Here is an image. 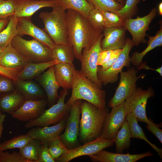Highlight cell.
<instances>
[{"instance_id":"6da1fadb","label":"cell","mask_w":162,"mask_h":162,"mask_svg":"<svg viewBox=\"0 0 162 162\" xmlns=\"http://www.w3.org/2000/svg\"><path fill=\"white\" fill-rule=\"evenodd\" d=\"M68 44L73 48L75 57L80 60L82 50L90 49L102 33L95 28L86 17L71 9L66 12Z\"/></svg>"},{"instance_id":"7a4b0ae2","label":"cell","mask_w":162,"mask_h":162,"mask_svg":"<svg viewBox=\"0 0 162 162\" xmlns=\"http://www.w3.org/2000/svg\"><path fill=\"white\" fill-rule=\"evenodd\" d=\"M80 109L78 139L84 144L100 136L104 119L109 111L107 107L100 109L86 101L82 102Z\"/></svg>"},{"instance_id":"3957f363","label":"cell","mask_w":162,"mask_h":162,"mask_svg":"<svg viewBox=\"0 0 162 162\" xmlns=\"http://www.w3.org/2000/svg\"><path fill=\"white\" fill-rule=\"evenodd\" d=\"M72 89L71 96L66 103L67 106H71L76 100H83L100 109L106 107V91L75 69Z\"/></svg>"},{"instance_id":"277c9868","label":"cell","mask_w":162,"mask_h":162,"mask_svg":"<svg viewBox=\"0 0 162 162\" xmlns=\"http://www.w3.org/2000/svg\"><path fill=\"white\" fill-rule=\"evenodd\" d=\"M50 12H41L43 29L56 44H68L66 12L57 5Z\"/></svg>"},{"instance_id":"5b68a950","label":"cell","mask_w":162,"mask_h":162,"mask_svg":"<svg viewBox=\"0 0 162 162\" xmlns=\"http://www.w3.org/2000/svg\"><path fill=\"white\" fill-rule=\"evenodd\" d=\"M11 44L30 62H45L53 60L51 49L35 39L27 40L18 35L12 39Z\"/></svg>"},{"instance_id":"8992f818","label":"cell","mask_w":162,"mask_h":162,"mask_svg":"<svg viewBox=\"0 0 162 162\" xmlns=\"http://www.w3.org/2000/svg\"><path fill=\"white\" fill-rule=\"evenodd\" d=\"M68 93V90L63 89L61 91L57 103L47 110H45L38 118L27 122L25 124V128L53 125L66 118L69 114L71 107L67 106L64 102Z\"/></svg>"},{"instance_id":"52a82bcc","label":"cell","mask_w":162,"mask_h":162,"mask_svg":"<svg viewBox=\"0 0 162 162\" xmlns=\"http://www.w3.org/2000/svg\"><path fill=\"white\" fill-rule=\"evenodd\" d=\"M139 70L134 67L129 68L126 71H122L120 73L119 84L113 97L108 103L109 107L112 108L124 103L135 91L137 81L146 76L144 74L137 75Z\"/></svg>"},{"instance_id":"ba28073f","label":"cell","mask_w":162,"mask_h":162,"mask_svg":"<svg viewBox=\"0 0 162 162\" xmlns=\"http://www.w3.org/2000/svg\"><path fill=\"white\" fill-rule=\"evenodd\" d=\"M81 100H76L71 106L70 112L66 120L64 132L59 136L64 145L69 149L81 145L78 139L81 115Z\"/></svg>"},{"instance_id":"9c48e42d","label":"cell","mask_w":162,"mask_h":162,"mask_svg":"<svg viewBox=\"0 0 162 162\" xmlns=\"http://www.w3.org/2000/svg\"><path fill=\"white\" fill-rule=\"evenodd\" d=\"M154 94L152 86L143 90L140 87L137 88L134 93L127 98L123 103L124 108L127 113H133L138 121L148 123L150 120L147 118L146 107L148 99Z\"/></svg>"},{"instance_id":"30bf717a","label":"cell","mask_w":162,"mask_h":162,"mask_svg":"<svg viewBox=\"0 0 162 162\" xmlns=\"http://www.w3.org/2000/svg\"><path fill=\"white\" fill-rule=\"evenodd\" d=\"M134 46L131 39L128 38L126 44L119 55L116 61L109 68L102 70L98 67V77L102 85L106 86L109 83H114L119 79L118 75L124 67H130V52Z\"/></svg>"},{"instance_id":"8fae6325","label":"cell","mask_w":162,"mask_h":162,"mask_svg":"<svg viewBox=\"0 0 162 162\" xmlns=\"http://www.w3.org/2000/svg\"><path fill=\"white\" fill-rule=\"evenodd\" d=\"M103 37L102 33L90 49H83L80 60L81 63L80 71L82 74L101 88L103 85L98 77L97 63L99 53L101 51L100 42Z\"/></svg>"},{"instance_id":"7c38bea8","label":"cell","mask_w":162,"mask_h":162,"mask_svg":"<svg viewBox=\"0 0 162 162\" xmlns=\"http://www.w3.org/2000/svg\"><path fill=\"white\" fill-rule=\"evenodd\" d=\"M157 12V9L154 7L149 13L143 17L138 16L135 19L124 20V28L131 34V40L134 46H138L140 43H146L147 41L145 38L147 35L146 32L149 30V25L156 16Z\"/></svg>"},{"instance_id":"4fadbf2b","label":"cell","mask_w":162,"mask_h":162,"mask_svg":"<svg viewBox=\"0 0 162 162\" xmlns=\"http://www.w3.org/2000/svg\"><path fill=\"white\" fill-rule=\"evenodd\" d=\"M114 139H106L99 137L74 148L68 150L65 154L55 160L56 162H68L77 158L93 154L104 149L112 146Z\"/></svg>"},{"instance_id":"5bb4252c","label":"cell","mask_w":162,"mask_h":162,"mask_svg":"<svg viewBox=\"0 0 162 162\" xmlns=\"http://www.w3.org/2000/svg\"><path fill=\"white\" fill-rule=\"evenodd\" d=\"M106 117L100 137L106 139H114L124 124L127 114L123 103L112 108Z\"/></svg>"},{"instance_id":"9a60e30c","label":"cell","mask_w":162,"mask_h":162,"mask_svg":"<svg viewBox=\"0 0 162 162\" xmlns=\"http://www.w3.org/2000/svg\"><path fill=\"white\" fill-rule=\"evenodd\" d=\"M47 99H26L21 106L11 114L18 120L27 122L39 118L45 110Z\"/></svg>"},{"instance_id":"2e32d148","label":"cell","mask_w":162,"mask_h":162,"mask_svg":"<svg viewBox=\"0 0 162 162\" xmlns=\"http://www.w3.org/2000/svg\"><path fill=\"white\" fill-rule=\"evenodd\" d=\"M31 18L22 17L18 19L16 28L18 35L20 36L25 35H29L51 50L56 44L43 29L40 28L32 22Z\"/></svg>"},{"instance_id":"e0dca14e","label":"cell","mask_w":162,"mask_h":162,"mask_svg":"<svg viewBox=\"0 0 162 162\" xmlns=\"http://www.w3.org/2000/svg\"><path fill=\"white\" fill-rule=\"evenodd\" d=\"M124 28H104L103 31L104 38L100 42L101 51L122 49L127 41Z\"/></svg>"},{"instance_id":"ac0fdd59","label":"cell","mask_w":162,"mask_h":162,"mask_svg":"<svg viewBox=\"0 0 162 162\" xmlns=\"http://www.w3.org/2000/svg\"><path fill=\"white\" fill-rule=\"evenodd\" d=\"M30 62L11 45L4 48L0 53V65L13 69L18 73L22 70Z\"/></svg>"},{"instance_id":"d6986e66","label":"cell","mask_w":162,"mask_h":162,"mask_svg":"<svg viewBox=\"0 0 162 162\" xmlns=\"http://www.w3.org/2000/svg\"><path fill=\"white\" fill-rule=\"evenodd\" d=\"M66 118L52 126L31 128L27 134L32 139L38 140L41 143H46L48 145L52 140L59 136L63 131L65 127Z\"/></svg>"},{"instance_id":"ffe728a7","label":"cell","mask_w":162,"mask_h":162,"mask_svg":"<svg viewBox=\"0 0 162 162\" xmlns=\"http://www.w3.org/2000/svg\"><path fill=\"white\" fill-rule=\"evenodd\" d=\"M57 5L54 0H16V8L14 15L18 19L32 17L36 11L41 8H53Z\"/></svg>"},{"instance_id":"44dd1931","label":"cell","mask_w":162,"mask_h":162,"mask_svg":"<svg viewBox=\"0 0 162 162\" xmlns=\"http://www.w3.org/2000/svg\"><path fill=\"white\" fill-rule=\"evenodd\" d=\"M153 155L150 151L142 153L131 154L115 153L103 149L89 156L91 160L95 162H135L143 158Z\"/></svg>"},{"instance_id":"7402d4cb","label":"cell","mask_w":162,"mask_h":162,"mask_svg":"<svg viewBox=\"0 0 162 162\" xmlns=\"http://www.w3.org/2000/svg\"><path fill=\"white\" fill-rule=\"evenodd\" d=\"M54 65L37 78L46 93L48 103L51 106L55 104L58 98V90L59 87L55 77Z\"/></svg>"},{"instance_id":"603a6c76","label":"cell","mask_w":162,"mask_h":162,"mask_svg":"<svg viewBox=\"0 0 162 162\" xmlns=\"http://www.w3.org/2000/svg\"><path fill=\"white\" fill-rule=\"evenodd\" d=\"M26 99L24 96L15 89L0 94V112L11 114L18 109Z\"/></svg>"},{"instance_id":"cb8c5ba5","label":"cell","mask_w":162,"mask_h":162,"mask_svg":"<svg viewBox=\"0 0 162 162\" xmlns=\"http://www.w3.org/2000/svg\"><path fill=\"white\" fill-rule=\"evenodd\" d=\"M54 67L55 77L59 87L63 89L72 88L75 69L74 64H57Z\"/></svg>"},{"instance_id":"d4e9b609","label":"cell","mask_w":162,"mask_h":162,"mask_svg":"<svg viewBox=\"0 0 162 162\" xmlns=\"http://www.w3.org/2000/svg\"><path fill=\"white\" fill-rule=\"evenodd\" d=\"M57 64L58 62L55 60L38 63L29 62L22 70L18 73L15 82L18 80H31L37 77L46 69Z\"/></svg>"},{"instance_id":"484cf974","label":"cell","mask_w":162,"mask_h":162,"mask_svg":"<svg viewBox=\"0 0 162 162\" xmlns=\"http://www.w3.org/2000/svg\"><path fill=\"white\" fill-rule=\"evenodd\" d=\"M16 89L21 93L26 99L44 98L46 95L36 82L29 80H18L14 82Z\"/></svg>"},{"instance_id":"4316f807","label":"cell","mask_w":162,"mask_h":162,"mask_svg":"<svg viewBox=\"0 0 162 162\" xmlns=\"http://www.w3.org/2000/svg\"><path fill=\"white\" fill-rule=\"evenodd\" d=\"M148 38L146 48L140 52L137 51L134 52L130 57V62L138 68L143 63V58L149 51L157 47L162 45V26H160V29L153 36L148 35Z\"/></svg>"},{"instance_id":"83f0119b","label":"cell","mask_w":162,"mask_h":162,"mask_svg":"<svg viewBox=\"0 0 162 162\" xmlns=\"http://www.w3.org/2000/svg\"><path fill=\"white\" fill-rule=\"evenodd\" d=\"M126 119L127 122L131 138H137L144 140L158 153L161 159L162 158V149L151 142L145 135L142 128L139 126L137 119L132 113H127Z\"/></svg>"},{"instance_id":"f1b7e54d","label":"cell","mask_w":162,"mask_h":162,"mask_svg":"<svg viewBox=\"0 0 162 162\" xmlns=\"http://www.w3.org/2000/svg\"><path fill=\"white\" fill-rule=\"evenodd\" d=\"M51 52L53 60L56 61L58 64H73L75 56L71 45L56 44Z\"/></svg>"},{"instance_id":"f546056e","label":"cell","mask_w":162,"mask_h":162,"mask_svg":"<svg viewBox=\"0 0 162 162\" xmlns=\"http://www.w3.org/2000/svg\"><path fill=\"white\" fill-rule=\"evenodd\" d=\"M57 5L64 10L71 9L76 11L88 18L94 7L86 0H54Z\"/></svg>"},{"instance_id":"4dcf8cb0","label":"cell","mask_w":162,"mask_h":162,"mask_svg":"<svg viewBox=\"0 0 162 162\" xmlns=\"http://www.w3.org/2000/svg\"><path fill=\"white\" fill-rule=\"evenodd\" d=\"M131 138L130 132L126 119L124 124L114 139L117 153H122L125 150L128 149L130 145Z\"/></svg>"},{"instance_id":"1f68e13d","label":"cell","mask_w":162,"mask_h":162,"mask_svg":"<svg viewBox=\"0 0 162 162\" xmlns=\"http://www.w3.org/2000/svg\"><path fill=\"white\" fill-rule=\"evenodd\" d=\"M17 20L18 19L14 15L9 17L8 24L0 32V47L4 48L18 35L16 28Z\"/></svg>"},{"instance_id":"d6a6232c","label":"cell","mask_w":162,"mask_h":162,"mask_svg":"<svg viewBox=\"0 0 162 162\" xmlns=\"http://www.w3.org/2000/svg\"><path fill=\"white\" fill-rule=\"evenodd\" d=\"M41 144L39 140L32 139L19 149V152L28 162H38V154Z\"/></svg>"},{"instance_id":"836d02e7","label":"cell","mask_w":162,"mask_h":162,"mask_svg":"<svg viewBox=\"0 0 162 162\" xmlns=\"http://www.w3.org/2000/svg\"><path fill=\"white\" fill-rule=\"evenodd\" d=\"M94 8L101 11H108L117 14L124 5L115 0H86Z\"/></svg>"},{"instance_id":"e575fe53","label":"cell","mask_w":162,"mask_h":162,"mask_svg":"<svg viewBox=\"0 0 162 162\" xmlns=\"http://www.w3.org/2000/svg\"><path fill=\"white\" fill-rule=\"evenodd\" d=\"M32 139L27 134L20 135L0 143V151L14 148L20 149Z\"/></svg>"},{"instance_id":"d590c367","label":"cell","mask_w":162,"mask_h":162,"mask_svg":"<svg viewBox=\"0 0 162 162\" xmlns=\"http://www.w3.org/2000/svg\"><path fill=\"white\" fill-rule=\"evenodd\" d=\"M140 0H126L123 8L117 14L124 20L132 18L138 11L137 5Z\"/></svg>"},{"instance_id":"8d00e7d4","label":"cell","mask_w":162,"mask_h":162,"mask_svg":"<svg viewBox=\"0 0 162 162\" xmlns=\"http://www.w3.org/2000/svg\"><path fill=\"white\" fill-rule=\"evenodd\" d=\"M101 11L104 19V28H124V20L120 16L114 13Z\"/></svg>"},{"instance_id":"74e56055","label":"cell","mask_w":162,"mask_h":162,"mask_svg":"<svg viewBox=\"0 0 162 162\" xmlns=\"http://www.w3.org/2000/svg\"><path fill=\"white\" fill-rule=\"evenodd\" d=\"M50 154L54 160L65 154L69 150L58 136L52 140L48 144Z\"/></svg>"},{"instance_id":"f35d334b","label":"cell","mask_w":162,"mask_h":162,"mask_svg":"<svg viewBox=\"0 0 162 162\" xmlns=\"http://www.w3.org/2000/svg\"><path fill=\"white\" fill-rule=\"evenodd\" d=\"M87 18L95 28L103 30L105 26L104 19L100 10L94 8L90 11Z\"/></svg>"},{"instance_id":"ab89813d","label":"cell","mask_w":162,"mask_h":162,"mask_svg":"<svg viewBox=\"0 0 162 162\" xmlns=\"http://www.w3.org/2000/svg\"><path fill=\"white\" fill-rule=\"evenodd\" d=\"M16 8V0L0 1V20L14 15Z\"/></svg>"},{"instance_id":"60d3db41","label":"cell","mask_w":162,"mask_h":162,"mask_svg":"<svg viewBox=\"0 0 162 162\" xmlns=\"http://www.w3.org/2000/svg\"><path fill=\"white\" fill-rule=\"evenodd\" d=\"M0 162H28L21 155L19 152L14 151L11 153L8 151H0Z\"/></svg>"},{"instance_id":"b9f144b4","label":"cell","mask_w":162,"mask_h":162,"mask_svg":"<svg viewBox=\"0 0 162 162\" xmlns=\"http://www.w3.org/2000/svg\"><path fill=\"white\" fill-rule=\"evenodd\" d=\"M15 88L12 80L0 74V94L13 91Z\"/></svg>"},{"instance_id":"7bdbcfd3","label":"cell","mask_w":162,"mask_h":162,"mask_svg":"<svg viewBox=\"0 0 162 162\" xmlns=\"http://www.w3.org/2000/svg\"><path fill=\"white\" fill-rule=\"evenodd\" d=\"M38 162H55L50 153L48 144L41 143L38 154Z\"/></svg>"},{"instance_id":"ee69618b","label":"cell","mask_w":162,"mask_h":162,"mask_svg":"<svg viewBox=\"0 0 162 162\" xmlns=\"http://www.w3.org/2000/svg\"><path fill=\"white\" fill-rule=\"evenodd\" d=\"M122 49L113 50L109 60L101 66H99L102 70H105L109 68L116 61Z\"/></svg>"},{"instance_id":"f6af8a7d","label":"cell","mask_w":162,"mask_h":162,"mask_svg":"<svg viewBox=\"0 0 162 162\" xmlns=\"http://www.w3.org/2000/svg\"><path fill=\"white\" fill-rule=\"evenodd\" d=\"M150 122L147 124V129L154 134L162 143V130L160 128V125L154 123L151 120Z\"/></svg>"},{"instance_id":"bcb514c9","label":"cell","mask_w":162,"mask_h":162,"mask_svg":"<svg viewBox=\"0 0 162 162\" xmlns=\"http://www.w3.org/2000/svg\"><path fill=\"white\" fill-rule=\"evenodd\" d=\"M112 50L101 51L99 53L97 64L101 66L108 61L110 58Z\"/></svg>"},{"instance_id":"7dc6e473","label":"cell","mask_w":162,"mask_h":162,"mask_svg":"<svg viewBox=\"0 0 162 162\" xmlns=\"http://www.w3.org/2000/svg\"><path fill=\"white\" fill-rule=\"evenodd\" d=\"M17 74V72L13 69L0 65V74L11 79L14 82L16 80Z\"/></svg>"},{"instance_id":"c3c4849f","label":"cell","mask_w":162,"mask_h":162,"mask_svg":"<svg viewBox=\"0 0 162 162\" xmlns=\"http://www.w3.org/2000/svg\"><path fill=\"white\" fill-rule=\"evenodd\" d=\"M6 114L0 112V140L2 137L3 130L4 129L3 123L6 117Z\"/></svg>"},{"instance_id":"681fc988","label":"cell","mask_w":162,"mask_h":162,"mask_svg":"<svg viewBox=\"0 0 162 162\" xmlns=\"http://www.w3.org/2000/svg\"><path fill=\"white\" fill-rule=\"evenodd\" d=\"M9 17L0 20V32L5 28L8 24Z\"/></svg>"},{"instance_id":"f907efd6","label":"cell","mask_w":162,"mask_h":162,"mask_svg":"<svg viewBox=\"0 0 162 162\" xmlns=\"http://www.w3.org/2000/svg\"><path fill=\"white\" fill-rule=\"evenodd\" d=\"M158 12L159 15H162V2H160L158 4Z\"/></svg>"},{"instance_id":"816d5d0a","label":"cell","mask_w":162,"mask_h":162,"mask_svg":"<svg viewBox=\"0 0 162 162\" xmlns=\"http://www.w3.org/2000/svg\"><path fill=\"white\" fill-rule=\"evenodd\" d=\"M115 0L118 2H119L121 3H122L124 5L125 4L126 2V0Z\"/></svg>"},{"instance_id":"f5cc1de1","label":"cell","mask_w":162,"mask_h":162,"mask_svg":"<svg viewBox=\"0 0 162 162\" xmlns=\"http://www.w3.org/2000/svg\"><path fill=\"white\" fill-rule=\"evenodd\" d=\"M4 48L0 47V53L3 50Z\"/></svg>"},{"instance_id":"db71d44e","label":"cell","mask_w":162,"mask_h":162,"mask_svg":"<svg viewBox=\"0 0 162 162\" xmlns=\"http://www.w3.org/2000/svg\"><path fill=\"white\" fill-rule=\"evenodd\" d=\"M3 0H0V1H3Z\"/></svg>"}]
</instances>
